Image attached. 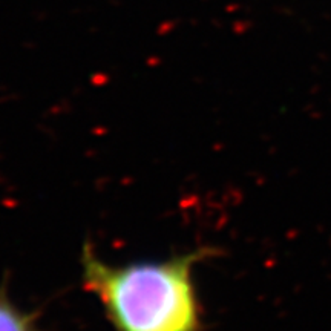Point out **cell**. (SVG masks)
<instances>
[{"label":"cell","mask_w":331,"mask_h":331,"mask_svg":"<svg viewBox=\"0 0 331 331\" xmlns=\"http://www.w3.org/2000/svg\"><path fill=\"white\" fill-rule=\"evenodd\" d=\"M213 253L202 247L164 261L115 265L86 244L80 259L81 282L99 299L114 331H202L193 268Z\"/></svg>","instance_id":"6da1fadb"},{"label":"cell","mask_w":331,"mask_h":331,"mask_svg":"<svg viewBox=\"0 0 331 331\" xmlns=\"http://www.w3.org/2000/svg\"><path fill=\"white\" fill-rule=\"evenodd\" d=\"M0 331H38L35 316L14 303L5 288H0Z\"/></svg>","instance_id":"7a4b0ae2"}]
</instances>
